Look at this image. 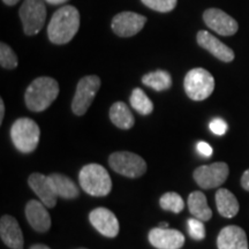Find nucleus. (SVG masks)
I'll list each match as a JSON object with an SVG mask.
<instances>
[{
  "label": "nucleus",
  "instance_id": "nucleus-1",
  "mask_svg": "<svg viewBox=\"0 0 249 249\" xmlns=\"http://www.w3.org/2000/svg\"><path fill=\"white\" fill-rule=\"evenodd\" d=\"M80 28V13L74 6H64L53 14L48 27L49 38L53 44H66Z\"/></svg>",
  "mask_w": 249,
  "mask_h": 249
},
{
  "label": "nucleus",
  "instance_id": "nucleus-2",
  "mask_svg": "<svg viewBox=\"0 0 249 249\" xmlns=\"http://www.w3.org/2000/svg\"><path fill=\"white\" fill-rule=\"evenodd\" d=\"M59 95V85L49 76L37 77L30 83L24 93L27 107L33 112H42L55 101Z\"/></svg>",
  "mask_w": 249,
  "mask_h": 249
},
{
  "label": "nucleus",
  "instance_id": "nucleus-3",
  "mask_svg": "<svg viewBox=\"0 0 249 249\" xmlns=\"http://www.w3.org/2000/svg\"><path fill=\"white\" fill-rule=\"evenodd\" d=\"M79 181L83 191L91 196H107L112 189L110 174L99 164L83 166L80 171Z\"/></svg>",
  "mask_w": 249,
  "mask_h": 249
},
{
  "label": "nucleus",
  "instance_id": "nucleus-4",
  "mask_svg": "<svg viewBox=\"0 0 249 249\" xmlns=\"http://www.w3.org/2000/svg\"><path fill=\"white\" fill-rule=\"evenodd\" d=\"M38 124L29 118H20L12 124L11 138L14 147L22 154L35 151L39 142Z\"/></svg>",
  "mask_w": 249,
  "mask_h": 249
},
{
  "label": "nucleus",
  "instance_id": "nucleus-5",
  "mask_svg": "<svg viewBox=\"0 0 249 249\" xmlns=\"http://www.w3.org/2000/svg\"><path fill=\"white\" fill-rule=\"evenodd\" d=\"M183 87L187 96L193 101H204L213 92L214 79L204 68H194L187 73Z\"/></svg>",
  "mask_w": 249,
  "mask_h": 249
},
{
  "label": "nucleus",
  "instance_id": "nucleus-6",
  "mask_svg": "<svg viewBox=\"0 0 249 249\" xmlns=\"http://www.w3.org/2000/svg\"><path fill=\"white\" fill-rule=\"evenodd\" d=\"M111 169L127 178H139L147 172V163L141 156L129 151L114 152L108 158Z\"/></svg>",
  "mask_w": 249,
  "mask_h": 249
},
{
  "label": "nucleus",
  "instance_id": "nucleus-7",
  "mask_svg": "<svg viewBox=\"0 0 249 249\" xmlns=\"http://www.w3.org/2000/svg\"><path fill=\"white\" fill-rule=\"evenodd\" d=\"M101 88V79L97 75H88L82 77L76 86V91L71 101V110L76 116H83Z\"/></svg>",
  "mask_w": 249,
  "mask_h": 249
},
{
  "label": "nucleus",
  "instance_id": "nucleus-8",
  "mask_svg": "<svg viewBox=\"0 0 249 249\" xmlns=\"http://www.w3.org/2000/svg\"><path fill=\"white\" fill-rule=\"evenodd\" d=\"M20 18L24 34L33 36L38 34L45 23L46 7L43 0H24L20 8Z\"/></svg>",
  "mask_w": 249,
  "mask_h": 249
},
{
  "label": "nucleus",
  "instance_id": "nucleus-9",
  "mask_svg": "<svg viewBox=\"0 0 249 249\" xmlns=\"http://www.w3.org/2000/svg\"><path fill=\"white\" fill-rule=\"evenodd\" d=\"M229 165L218 161L210 165H203L194 171V180L201 188L211 189L222 186L229 177Z\"/></svg>",
  "mask_w": 249,
  "mask_h": 249
},
{
  "label": "nucleus",
  "instance_id": "nucleus-10",
  "mask_svg": "<svg viewBox=\"0 0 249 249\" xmlns=\"http://www.w3.org/2000/svg\"><path fill=\"white\" fill-rule=\"evenodd\" d=\"M147 22V18L133 12H123L112 20V30L120 37H132L140 33Z\"/></svg>",
  "mask_w": 249,
  "mask_h": 249
},
{
  "label": "nucleus",
  "instance_id": "nucleus-11",
  "mask_svg": "<svg viewBox=\"0 0 249 249\" xmlns=\"http://www.w3.org/2000/svg\"><path fill=\"white\" fill-rule=\"evenodd\" d=\"M204 22L210 29L216 31L218 35L222 36H232L238 31V22L218 8H209L203 14Z\"/></svg>",
  "mask_w": 249,
  "mask_h": 249
},
{
  "label": "nucleus",
  "instance_id": "nucleus-12",
  "mask_svg": "<svg viewBox=\"0 0 249 249\" xmlns=\"http://www.w3.org/2000/svg\"><path fill=\"white\" fill-rule=\"evenodd\" d=\"M89 220L102 235L116 238L119 233V222L112 211L107 208H97L89 214Z\"/></svg>",
  "mask_w": 249,
  "mask_h": 249
},
{
  "label": "nucleus",
  "instance_id": "nucleus-13",
  "mask_svg": "<svg viewBox=\"0 0 249 249\" xmlns=\"http://www.w3.org/2000/svg\"><path fill=\"white\" fill-rule=\"evenodd\" d=\"M149 241L157 249H180L185 244V236L177 230L156 227L149 233Z\"/></svg>",
  "mask_w": 249,
  "mask_h": 249
},
{
  "label": "nucleus",
  "instance_id": "nucleus-14",
  "mask_svg": "<svg viewBox=\"0 0 249 249\" xmlns=\"http://www.w3.org/2000/svg\"><path fill=\"white\" fill-rule=\"evenodd\" d=\"M0 236L7 247L12 249H23L24 239L18 220L9 214H4L0 219Z\"/></svg>",
  "mask_w": 249,
  "mask_h": 249
},
{
  "label": "nucleus",
  "instance_id": "nucleus-15",
  "mask_svg": "<svg viewBox=\"0 0 249 249\" xmlns=\"http://www.w3.org/2000/svg\"><path fill=\"white\" fill-rule=\"evenodd\" d=\"M26 217L36 232L45 233L51 227V216L43 202L31 200L26 205Z\"/></svg>",
  "mask_w": 249,
  "mask_h": 249
},
{
  "label": "nucleus",
  "instance_id": "nucleus-16",
  "mask_svg": "<svg viewBox=\"0 0 249 249\" xmlns=\"http://www.w3.org/2000/svg\"><path fill=\"white\" fill-rule=\"evenodd\" d=\"M30 188L36 193L40 202L45 204L46 208H54L57 204L58 195L55 194L53 187L50 182L49 177H45L44 174L33 173L28 179Z\"/></svg>",
  "mask_w": 249,
  "mask_h": 249
},
{
  "label": "nucleus",
  "instance_id": "nucleus-17",
  "mask_svg": "<svg viewBox=\"0 0 249 249\" xmlns=\"http://www.w3.org/2000/svg\"><path fill=\"white\" fill-rule=\"evenodd\" d=\"M217 247L218 249H249L246 232L235 225L224 227L218 234Z\"/></svg>",
  "mask_w": 249,
  "mask_h": 249
},
{
  "label": "nucleus",
  "instance_id": "nucleus-18",
  "mask_svg": "<svg viewBox=\"0 0 249 249\" xmlns=\"http://www.w3.org/2000/svg\"><path fill=\"white\" fill-rule=\"evenodd\" d=\"M197 43L198 45L208 50L211 54L224 62H231L234 59V52L232 51V49H230L208 31L201 30L197 34Z\"/></svg>",
  "mask_w": 249,
  "mask_h": 249
},
{
  "label": "nucleus",
  "instance_id": "nucleus-19",
  "mask_svg": "<svg viewBox=\"0 0 249 249\" xmlns=\"http://www.w3.org/2000/svg\"><path fill=\"white\" fill-rule=\"evenodd\" d=\"M49 180L58 197L65 198V200H74L79 196V188H77L75 182L64 174H50Z\"/></svg>",
  "mask_w": 249,
  "mask_h": 249
},
{
  "label": "nucleus",
  "instance_id": "nucleus-20",
  "mask_svg": "<svg viewBox=\"0 0 249 249\" xmlns=\"http://www.w3.org/2000/svg\"><path fill=\"white\" fill-rule=\"evenodd\" d=\"M216 205L218 213L225 218H233L239 213V202L229 189L219 188L216 193Z\"/></svg>",
  "mask_w": 249,
  "mask_h": 249
},
{
  "label": "nucleus",
  "instance_id": "nucleus-21",
  "mask_svg": "<svg viewBox=\"0 0 249 249\" xmlns=\"http://www.w3.org/2000/svg\"><path fill=\"white\" fill-rule=\"evenodd\" d=\"M188 208L193 216L202 222H208L213 217V211L208 205L207 197L202 192H193L188 196Z\"/></svg>",
  "mask_w": 249,
  "mask_h": 249
},
{
  "label": "nucleus",
  "instance_id": "nucleus-22",
  "mask_svg": "<svg viewBox=\"0 0 249 249\" xmlns=\"http://www.w3.org/2000/svg\"><path fill=\"white\" fill-rule=\"evenodd\" d=\"M110 119L114 126L120 129H130L135 124V119L129 107L123 102H117L110 108Z\"/></svg>",
  "mask_w": 249,
  "mask_h": 249
},
{
  "label": "nucleus",
  "instance_id": "nucleus-23",
  "mask_svg": "<svg viewBox=\"0 0 249 249\" xmlns=\"http://www.w3.org/2000/svg\"><path fill=\"white\" fill-rule=\"evenodd\" d=\"M143 85L152 88L156 91H164L172 86V77L166 71H156L145 74L142 77Z\"/></svg>",
  "mask_w": 249,
  "mask_h": 249
},
{
  "label": "nucleus",
  "instance_id": "nucleus-24",
  "mask_svg": "<svg viewBox=\"0 0 249 249\" xmlns=\"http://www.w3.org/2000/svg\"><path fill=\"white\" fill-rule=\"evenodd\" d=\"M130 105L136 112H139L142 116H148L154 111V103L150 98L145 95L142 89L136 88L133 90L132 96H130Z\"/></svg>",
  "mask_w": 249,
  "mask_h": 249
},
{
  "label": "nucleus",
  "instance_id": "nucleus-25",
  "mask_svg": "<svg viewBox=\"0 0 249 249\" xmlns=\"http://www.w3.org/2000/svg\"><path fill=\"white\" fill-rule=\"evenodd\" d=\"M160 204L161 209L171 211V213H179L180 211H182L183 208H185V203H183L182 197L174 192H169L161 196L160 200Z\"/></svg>",
  "mask_w": 249,
  "mask_h": 249
},
{
  "label": "nucleus",
  "instance_id": "nucleus-26",
  "mask_svg": "<svg viewBox=\"0 0 249 249\" xmlns=\"http://www.w3.org/2000/svg\"><path fill=\"white\" fill-rule=\"evenodd\" d=\"M0 65L6 70H13L18 67V57L15 52L7 44H0Z\"/></svg>",
  "mask_w": 249,
  "mask_h": 249
},
{
  "label": "nucleus",
  "instance_id": "nucleus-27",
  "mask_svg": "<svg viewBox=\"0 0 249 249\" xmlns=\"http://www.w3.org/2000/svg\"><path fill=\"white\" fill-rule=\"evenodd\" d=\"M142 2L147 7L161 13L171 12L177 6V0H142Z\"/></svg>",
  "mask_w": 249,
  "mask_h": 249
},
{
  "label": "nucleus",
  "instance_id": "nucleus-28",
  "mask_svg": "<svg viewBox=\"0 0 249 249\" xmlns=\"http://www.w3.org/2000/svg\"><path fill=\"white\" fill-rule=\"evenodd\" d=\"M187 226H188V233L194 240H203L205 238V227L202 220L197 219V218H191L187 222Z\"/></svg>",
  "mask_w": 249,
  "mask_h": 249
},
{
  "label": "nucleus",
  "instance_id": "nucleus-29",
  "mask_svg": "<svg viewBox=\"0 0 249 249\" xmlns=\"http://www.w3.org/2000/svg\"><path fill=\"white\" fill-rule=\"evenodd\" d=\"M210 130L216 135H224L227 130V124L220 118H216V119L211 120L209 124Z\"/></svg>",
  "mask_w": 249,
  "mask_h": 249
},
{
  "label": "nucleus",
  "instance_id": "nucleus-30",
  "mask_svg": "<svg viewBox=\"0 0 249 249\" xmlns=\"http://www.w3.org/2000/svg\"><path fill=\"white\" fill-rule=\"evenodd\" d=\"M197 151L203 157H210L213 155V148H211V145L204 141H200L197 143Z\"/></svg>",
  "mask_w": 249,
  "mask_h": 249
},
{
  "label": "nucleus",
  "instance_id": "nucleus-31",
  "mask_svg": "<svg viewBox=\"0 0 249 249\" xmlns=\"http://www.w3.org/2000/svg\"><path fill=\"white\" fill-rule=\"evenodd\" d=\"M241 186L245 191L249 192V169L245 171L244 174L241 177Z\"/></svg>",
  "mask_w": 249,
  "mask_h": 249
},
{
  "label": "nucleus",
  "instance_id": "nucleus-32",
  "mask_svg": "<svg viewBox=\"0 0 249 249\" xmlns=\"http://www.w3.org/2000/svg\"><path fill=\"white\" fill-rule=\"evenodd\" d=\"M4 117H5V104L2 99H0V124L4 121Z\"/></svg>",
  "mask_w": 249,
  "mask_h": 249
},
{
  "label": "nucleus",
  "instance_id": "nucleus-33",
  "mask_svg": "<svg viewBox=\"0 0 249 249\" xmlns=\"http://www.w3.org/2000/svg\"><path fill=\"white\" fill-rule=\"evenodd\" d=\"M45 1L52 5H59V4H64V2H66L67 0H45Z\"/></svg>",
  "mask_w": 249,
  "mask_h": 249
},
{
  "label": "nucleus",
  "instance_id": "nucleus-34",
  "mask_svg": "<svg viewBox=\"0 0 249 249\" xmlns=\"http://www.w3.org/2000/svg\"><path fill=\"white\" fill-rule=\"evenodd\" d=\"M2 1H4L5 4L8 6H14V5H17L20 0H2Z\"/></svg>",
  "mask_w": 249,
  "mask_h": 249
},
{
  "label": "nucleus",
  "instance_id": "nucleus-35",
  "mask_svg": "<svg viewBox=\"0 0 249 249\" xmlns=\"http://www.w3.org/2000/svg\"><path fill=\"white\" fill-rule=\"evenodd\" d=\"M30 249H51V248H49L48 246L45 245H34L31 246Z\"/></svg>",
  "mask_w": 249,
  "mask_h": 249
},
{
  "label": "nucleus",
  "instance_id": "nucleus-36",
  "mask_svg": "<svg viewBox=\"0 0 249 249\" xmlns=\"http://www.w3.org/2000/svg\"><path fill=\"white\" fill-rule=\"evenodd\" d=\"M160 227H163V229H167V227H169V224H167V223H160Z\"/></svg>",
  "mask_w": 249,
  "mask_h": 249
},
{
  "label": "nucleus",
  "instance_id": "nucleus-37",
  "mask_svg": "<svg viewBox=\"0 0 249 249\" xmlns=\"http://www.w3.org/2000/svg\"><path fill=\"white\" fill-rule=\"evenodd\" d=\"M79 249H87V248H79Z\"/></svg>",
  "mask_w": 249,
  "mask_h": 249
}]
</instances>
